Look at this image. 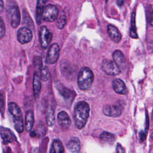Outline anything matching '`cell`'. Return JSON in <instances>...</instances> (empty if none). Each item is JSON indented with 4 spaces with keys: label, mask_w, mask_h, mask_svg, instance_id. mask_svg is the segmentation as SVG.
<instances>
[{
    "label": "cell",
    "mask_w": 153,
    "mask_h": 153,
    "mask_svg": "<svg viewBox=\"0 0 153 153\" xmlns=\"http://www.w3.org/2000/svg\"><path fill=\"white\" fill-rule=\"evenodd\" d=\"M130 35L133 38H137V34L136 32V27L135 25V12H133L131 16V26L130 27Z\"/></svg>",
    "instance_id": "cell-24"
},
{
    "label": "cell",
    "mask_w": 153,
    "mask_h": 153,
    "mask_svg": "<svg viewBox=\"0 0 153 153\" xmlns=\"http://www.w3.org/2000/svg\"><path fill=\"white\" fill-rule=\"evenodd\" d=\"M125 0H117V4L118 6H122L124 4Z\"/></svg>",
    "instance_id": "cell-35"
},
{
    "label": "cell",
    "mask_w": 153,
    "mask_h": 153,
    "mask_svg": "<svg viewBox=\"0 0 153 153\" xmlns=\"http://www.w3.org/2000/svg\"><path fill=\"white\" fill-rule=\"evenodd\" d=\"M34 123V115L32 110H28L25 115V128L27 131H31Z\"/></svg>",
    "instance_id": "cell-21"
},
{
    "label": "cell",
    "mask_w": 153,
    "mask_h": 153,
    "mask_svg": "<svg viewBox=\"0 0 153 153\" xmlns=\"http://www.w3.org/2000/svg\"><path fill=\"white\" fill-rule=\"evenodd\" d=\"M66 148L72 153H79L80 151V143L78 138L71 139L66 145Z\"/></svg>",
    "instance_id": "cell-20"
},
{
    "label": "cell",
    "mask_w": 153,
    "mask_h": 153,
    "mask_svg": "<svg viewBox=\"0 0 153 153\" xmlns=\"http://www.w3.org/2000/svg\"><path fill=\"white\" fill-rule=\"evenodd\" d=\"M123 108V103L118 102L114 105H105L103 108V112L106 116L117 117L121 114Z\"/></svg>",
    "instance_id": "cell-6"
},
{
    "label": "cell",
    "mask_w": 153,
    "mask_h": 153,
    "mask_svg": "<svg viewBox=\"0 0 153 153\" xmlns=\"http://www.w3.org/2000/svg\"><path fill=\"white\" fill-rule=\"evenodd\" d=\"M37 131H38V134H39V136H42L45 134V127L44 126V125L43 124H39L37 128Z\"/></svg>",
    "instance_id": "cell-30"
},
{
    "label": "cell",
    "mask_w": 153,
    "mask_h": 153,
    "mask_svg": "<svg viewBox=\"0 0 153 153\" xmlns=\"http://www.w3.org/2000/svg\"><path fill=\"white\" fill-rule=\"evenodd\" d=\"M41 79L44 81H47L48 79V78H49V72H48V68L46 66L44 67V68L41 70Z\"/></svg>",
    "instance_id": "cell-28"
},
{
    "label": "cell",
    "mask_w": 153,
    "mask_h": 153,
    "mask_svg": "<svg viewBox=\"0 0 153 153\" xmlns=\"http://www.w3.org/2000/svg\"><path fill=\"white\" fill-rule=\"evenodd\" d=\"M47 123L48 126H53L54 124V112L52 108H50L47 114Z\"/></svg>",
    "instance_id": "cell-25"
},
{
    "label": "cell",
    "mask_w": 153,
    "mask_h": 153,
    "mask_svg": "<svg viewBox=\"0 0 153 153\" xmlns=\"http://www.w3.org/2000/svg\"><path fill=\"white\" fill-rule=\"evenodd\" d=\"M66 24V17L65 14H62L59 18L56 23V26L58 29H62L64 27Z\"/></svg>",
    "instance_id": "cell-26"
},
{
    "label": "cell",
    "mask_w": 153,
    "mask_h": 153,
    "mask_svg": "<svg viewBox=\"0 0 153 153\" xmlns=\"http://www.w3.org/2000/svg\"><path fill=\"white\" fill-rule=\"evenodd\" d=\"M19 42L22 44H25L31 41L32 39V32L30 29L23 27L19 29L17 35Z\"/></svg>",
    "instance_id": "cell-10"
},
{
    "label": "cell",
    "mask_w": 153,
    "mask_h": 153,
    "mask_svg": "<svg viewBox=\"0 0 153 153\" xmlns=\"http://www.w3.org/2000/svg\"><path fill=\"white\" fill-rule=\"evenodd\" d=\"M60 69L63 75L68 78L75 77L76 72V68L75 65L71 64L68 61H63L60 65Z\"/></svg>",
    "instance_id": "cell-11"
},
{
    "label": "cell",
    "mask_w": 153,
    "mask_h": 153,
    "mask_svg": "<svg viewBox=\"0 0 153 153\" xmlns=\"http://www.w3.org/2000/svg\"><path fill=\"white\" fill-rule=\"evenodd\" d=\"M94 80V75L92 71L87 68H82L78 76L77 83L79 88L82 90H87L90 88Z\"/></svg>",
    "instance_id": "cell-2"
},
{
    "label": "cell",
    "mask_w": 153,
    "mask_h": 153,
    "mask_svg": "<svg viewBox=\"0 0 153 153\" xmlns=\"http://www.w3.org/2000/svg\"><path fill=\"white\" fill-rule=\"evenodd\" d=\"M112 87L114 90L118 94L124 95L127 94L128 93V90L126 86V84L121 79H115L112 81Z\"/></svg>",
    "instance_id": "cell-16"
},
{
    "label": "cell",
    "mask_w": 153,
    "mask_h": 153,
    "mask_svg": "<svg viewBox=\"0 0 153 153\" xmlns=\"http://www.w3.org/2000/svg\"><path fill=\"white\" fill-rule=\"evenodd\" d=\"M152 120H153V111H152Z\"/></svg>",
    "instance_id": "cell-38"
},
{
    "label": "cell",
    "mask_w": 153,
    "mask_h": 153,
    "mask_svg": "<svg viewBox=\"0 0 153 153\" xmlns=\"http://www.w3.org/2000/svg\"><path fill=\"white\" fill-rule=\"evenodd\" d=\"M59 10L56 6L52 4L46 5L43 10L42 14V20L44 22H53L57 17Z\"/></svg>",
    "instance_id": "cell-5"
},
{
    "label": "cell",
    "mask_w": 153,
    "mask_h": 153,
    "mask_svg": "<svg viewBox=\"0 0 153 153\" xmlns=\"http://www.w3.org/2000/svg\"><path fill=\"white\" fill-rule=\"evenodd\" d=\"M41 71H35L33 74V90L34 97L35 99H37L39 97L41 92Z\"/></svg>",
    "instance_id": "cell-13"
},
{
    "label": "cell",
    "mask_w": 153,
    "mask_h": 153,
    "mask_svg": "<svg viewBox=\"0 0 153 153\" xmlns=\"http://www.w3.org/2000/svg\"><path fill=\"white\" fill-rule=\"evenodd\" d=\"M149 23L151 26H153V11L151 14V16H150V19H149Z\"/></svg>",
    "instance_id": "cell-36"
},
{
    "label": "cell",
    "mask_w": 153,
    "mask_h": 153,
    "mask_svg": "<svg viewBox=\"0 0 153 153\" xmlns=\"http://www.w3.org/2000/svg\"><path fill=\"white\" fill-rule=\"evenodd\" d=\"M108 33L109 38L114 42L118 43L121 39V35L116 26L113 25L108 26Z\"/></svg>",
    "instance_id": "cell-17"
},
{
    "label": "cell",
    "mask_w": 153,
    "mask_h": 153,
    "mask_svg": "<svg viewBox=\"0 0 153 153\" xmlns=\"http://www.w3.org/2000/svg\"><path fill=\"white\" fill-rule=\"evenodd\" d=\"M30 153H40V151H39V149L38 148L36 147V148H32L31 149Z\"/></svg>",
    "instance_id": "cell-33"
},
{
    "label": "cell",
    "mask_w": 153,
    "mask_h": 153,
    "mask_svg": "<svg viewBox=\"0 0 153 153\" xmlns=\"http://www.w3.org/2000/svg\"><path fill=\"white\" fill-rule=\"evenodd\" d=\"M36 135V133H35V131H31L30 132V136L31 137H34Z\"/></svg>",
    "instance_id": "cell-37"
},
{
    "label": "cell",
    "mask_w": 153,
    "mask_h": 153,
    "mask_svg": "<svg viewBox=\"0 0 153 153\" xmlns=\"http://www.w3.org/2000/svg\"><path fill=\"white\" fill-rule=\"evenodd\" d=\"M5 111V96L3 90H0V113L4 115Z\"/></svg>",
    "instance_id": "cell-27"
},
{
    "label": "cell",
    "mask_w": 153,
    "mask_h": 153,
    "mask_svg": "<svg viewBox=\"0 0 153 153\" xmlns=\"http://www.w3.org/2000/svg\"><path fill=\"white\" fill-rule=\"evenodd\" d=\"M8 108L13 116L15 129L19 133H22L24 130V124L22 113L19 106L14 102H10L8 105Z\"/></svg>",
    "instance_id": "cell-3"
},
{
    "label": "cell",
    "mask_w": 153,
    "mask_h": 153,
    "mask_svg": "<svg viewBox=\"0 0 153 153\" xmlns=\"http://www.w3.org/2000/svg\"><path fill=\"white\" fill-rule=\"evenodd\" d=\"M0 135L3 140L4 143H11L14 141V138L13 133L9 128L1 127H0Z\"/></svg>",
    "instance_id": "cell-18"
},
{
    "label": "cell",
    "mask_w": 153,
    "mask_h": 153,
    "mask_svg": "<svg viewBox=\"0 0 153 153\" xmlns=\"http://www.w3.org/2000/svg\"><path fill=\"white\" fill-rule=\"evenodd\" d=\"M140 139L141 141H143L146 139V132H144L143 131H141L140 132Z\"/></svg>",
    "instance_id": "cell-32"
},
{
    "label": "cell",
    "mask_w": 153,
    "mask_h": 153,
    "mask_svg": "<svg viewBox=\"0 0 153 153\" xmlns=\"http://www.w3.org/2000/svg\"><path fill=\"white\" fill-rule=\"evenodd\" d=\"M7 17L10 22L11 26L13 28H16L20 22V12L19 8L14 2H11L7 10Z\"/></svg>",
    "instance_id": "cell-4"
},
{
    "label": "cell",
    "mask_w": 153,
    "mask_h": 153,
    "mask_svg": "<svg viewBox=\"0 0 153 153\" xmlns=\"http://www.w3.org/2000/svg\"><path fill=\"white\" fill-rule=\"evenodd\" d=\"M4 8V5L3 0H0V13L3 11Z\"/></svg>",
    "instance_id": "cell-34"
},
{
    "label": "cell",
    "mask_w": 153,
    "mask_h": 153,
    "mask_svg": "<svg viewBox=\"0 0 153 153\" xmlns=\"http://www.w3.org/2000/svg\"><path fill=\"white\" fill-rule=\"evenodd\" d=\"M52 37V33L49 31L48 28L45 26H41L39 31V39L41 46L43 49H45L48 47Z\"/></svg>",
    "instance_id": "cell-8"
},
{
    "label": "cell",
    "mask_w": 153,
    "mask_h": 153,
    "mask_svg": "<svg viewBox=\"0 0 153 153\" xmlns=\"http://www.w3.org/2000/svg\"><path fill=\"white\" fill-rule=\"evenodd\" d=\"M113 60L119 67L120 70H123L126 66V61L123 53L120 50H116L112 55Z\"/></svg>",
    "instance_id": "cell-15"
},
{
    "label": "cell",
    "mask_w": 153,
    "mask_h": 153,
    "mask_svg": "<svg viewBox=\"0 0 153 153\" xmlns=\"http://www.w3.org/2000/svg\"><path fill=\"white\" fill-rule=\"evenodd\" d=\"M89 112L90 107L87 102L81 101L75 105L74 119L77 128L81 129L84 127L89 117Z\"/></svg>",
    "instance_id": "cell-1"
},
{
    "label": "cell",
    "mask_w": 153,
    "mask_h": 153,
    "mask_svg": "<svg viewBox=\"0 0 153 153\" xmlns=\"http://www.w3.org/2000/svg\"><path fill=\"white\" fill-rule=\"evenodd\" d=\"M124 149L120 143H118L117 146V153H124Z\"/></svg>",
    "instance_id": "cell-31"
},
{
    "label": "cell",
    "mask_w": 153,
    "mask_h": 153,
    "mask_svg": "<svg viewBox=\"0 0 153 153\" xmlns=\"http://www.w3.org/2000/svg\"><path fill=\"white\" fill-rule=\"evenodd\" d=\"M48 0H37L36 8V20L38 25H40L42 19V14L45 5Z\"/></svg>",
    "instance_id": "cell-19"
},
{
    "label": "cell",
    "mask_w": 153,
    "mask_h": 153,
    "mask_svg": "<svg viewBox=\"0 0 153 153\" xmlns=\"http://www.w3.org/2000/svg\"><path fill=\"white\" fill-rule=\"evenodd\" d=\"M5 33V25L3 19L0 16V39H2Z\"/></svg>",
    "instance_id": "cell-29"
},
{
    "label": "cell",
    "mask_w": 153,
    "mask_h": 153,
    "mask_svg": "<svg viewBox=\"0 0 153 153\" xmlns=\"http://www.w3.org/2000/svg\"><path fill=\"white\" fill-rule=\"evenodd\" d=\"M60 48L57 44H51L47 51L45 62L47 64H53L56 63L59 57Z\"/></svg>",
    "instance_id": "cell-9"
},
{
    "label": "cell",
    "mask_w": 153,
    "mask_h": 153,
    "mask_svg": "<svg viewBox=\"0 0 153 153\" xmlns=\"http://www.w3.org/2000/svg\"><path fill=\"white\" fill-rule=\"evenodd\" d=\"M102 69L103 71L109 75H117L121 72L120 69L114 61L104 59L102 63Z\"/></svg>",
    "instance_id": "cell-7"
},
{
    "label": "cell",
    "mask_w": 153,
    "mask_h": 153,
    "mask_svg": "<svg viewBox=\"0 0 153 153\" xmlns=\"http://www.w3.org/2000/svg\"><path fill=\"white\" fill-rule=\"evenodd\" d=\"M57 88L61 94V96L63 97V99L66 100V102L71 104L73 100L75 98V93L72 90L60 84H59L57 86Z\"/></svg>",
    "instance_id": "cell-12"
},
{
    "label": "cell",
    "mask_w": 153,
    "mask_h": 153,
    "mask_svg": "<svg viewBox=\"0 0 153 153\" xmlns=\"http://www.w3.org/2000/svg\"><path fill=\"white\" fill-rule=\"evenodd\" d=\"M100 139L103 143L108 145H112L115 141L114 135L106 131H104L101 134Z\"/></svg>",
    "instance_id": "cell-22"
},
{
    "label": "cell",
    "mask_w": 153,
    "mask_h": 153,
    "mask_svg": "<svg viewBox=\"0 0 153 153\" xmlns=\"http://www.w3.org/2000/svg\"><path fill=\"white\" fill-rule=\"evenodd\" d=\"M57 121L61 128L63 130L68 129L71 124V121L68 114L63 111L58 114Z\"/></svg>",
    "instance_id": "cell-14"
},
{
    "label": "cell",
    "mask_w": 153,
    "mask_h": 153,
    "mask_svg": "<svg viewBox=\"0 0 153 153\" xmlns=\"http://www.w3.org/2000/svg\"><path fill=\"white\" fill-rule=\"evenodd\" d=\"M50 153H64V147L59 140L53 141Z\"/></svg>",
    "instance_id": "cell-23"
}]
</instances>
